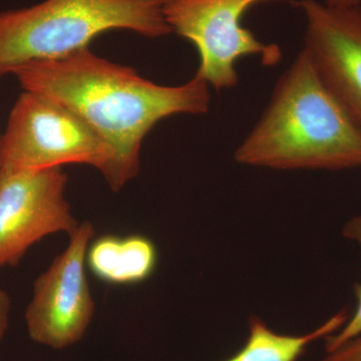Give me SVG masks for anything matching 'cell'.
<instances>
[{"mask_svg":"<svg viewBox=\"0 0 361 361\" xmlns=\"http://www.w3.org/2000/svg\"><path fill=\"white\" fill-rule=\"evenodd\" d=\"M166 0H45L0 13V78L37 61L65 59L102 33L132 30L148 37L173 32Z\"/></svg>","mask_w":361,"mask_h":361,"instance_id":"3957f363","label":"cell"},{"mask_svg":"<svg viewBox=\"0 0 361 361\" xmlns=\"http://www.w3.org/2000/svg\"><path fill=\"white\" fill-rule=\"evenodd\" d=\"M68 176L61 168L0 177V269L14 266L49 235L78 228L66 199Z\"/></svg>","mask_w":361,"mask_h":361,"instance_id":"52a82bcc","label":"cell"},{"mask_svg":"<svg viewBox=\"0 0 361 361\" xmlns=\"http://www.w3.org/2000/svg\"><path fill=\"white\" fill-rule=\"evenodd\" d=\"M324 4L331 7H353L361 6V0H325Z\"/></svg>","mask_w":361,"mask_h":361,"instance_id":"5bb4252c","label":"cell"},{"mask_svg":"<svg viewBox=\"0 0 361 361\" xmlns=\"http://www.w3.org/2000/svg\"><path fill=\"white\" fill-rule=\"evenodd\" d=\"M348 320V312L341 311L310 334L297 336L277 334L253 317L245 345L225 361H296L310 344L336 334Z\"/></svg>","mask_w":361,"mask_h":361,"instance_id":"30bf717a","label":"cell"},{"mask_svg":"<svg viewBox=\"0 0 361 361\" xmlns=\"http://www.w3.org/2000/svg\"><path fill=\"white\" fill-rule=\"evenodd\" d=\"M13 73L26 92L66 106L108 145L111 161L104 178L114 192L137 177L142 141L157 123L177 114H206L210 108L209 85L200 78L178 87L157 85L89 47Z\"/></svg>","mask_w":361,"mask_h":361,"instance_id":"6da1fadb","label":"cell"},{"mask_svg":"<svg viewBox=\"0 0 361 361\" xmlns=\"http://www.w3.org/2000/svg\"><path fill=\"white\" fill-rule=\"evenodd\" d=\"M320 361H361V334L329 351Z\"/></svg>","mask_w":361,"mask_h":361,"instance_id":"7c38bea8","label":"cell"},{"mask_svg":"<svg viewBox=\"0 0 361 361\" xmlns=\"http://www.w3.org/2000/svg\"><path fill=\"white\" fill-rule=\"evenodd\" d=\"M11 301L8 294L0 289V343L6 336L9 325Z\"/></svg>","mask_w":361,"mask_h":361,"instance_id":"4fadbf2b","label":"cell"},{"mask_svg":"<svg viewBox=\"0 0 361 361\" xmlns=\"http://www.w3.org/2000/svg\"><path fill=\"white\" fill-rule=\"evenodd\" d=\"M241 165L275 170L361 167V126L301 51L234 155Z\"/></svg>","mask_w":361,"mask_h":361,"instance_id":"7a4b0ae2","label":"cell"},{"mask_svg":"<svg viewBox=\"0 0 361 361\" xmlns=\"http://www.w3.org/2000/svg\"><path fill=\"white\" fill-rule=\"evenodd\" d=\"M111 151L75 113L49 97L21 94L0 135V177L85 164L104 175Z\"/></svg>","mask_w":361,"mask_h":361,"instance_id":"277c9868","label":"cell"},{"mask_svg":"<svg viewBox=\"0 0 361 361\" xmlns=\"http://www.w3.org/2000/svg\"><path fill=\"white\" fill-rule=\"evenodd\" d=\"M343 234L348 238L355 240L361 246V216H357L349 221L344 227ZM355 293L358 301L355 313L338 331L325 338L326 339L325 342L326 353L334 350L342 344L361 334V285H356Z\"/></svg>","mask_w":361,"mask_h":361,"instance_id":"8fae6325","label":"cell"},{"mask_svg":"<svg viewBox=\"0 0 361 361\" xmlns=\"http://www.w3.org/2000/svg\"><path fill=\"white\" fill-rule=\"evenodd\" d=\"M155 243L141 234H106L90 242L87 267L99 281L135 285L148 280L158 265Z\"/></svg>","mask_w":361,"mask_h":361,"instance_id":"9c48e42d","label":"cell"},{"mask_svg":"<svg viewBox=\"0 0 361 361\" xmlns=\"http://www.w3.org/2000/svg\"><path fill=\"white\" fill-rule=\"evenodd\" d=\"M264 1L292 0H166L163 13L172 32L196 47L200 63L195 77L216 90L231 89L238 82L236 63L259 56L263 65L281 59L276 44L260 42L242 25L249 8Z\"/></svg>","mask_w":361,"mask_h":361,"instance_id":"5b68a950","label":"cell"},{"mask_svg":"<svg viewBox=\"0 0 361 361\" xmlns=\"http://www.w3.org/2000/svg\"><path fill=\"white\" fill-rule=\"evenodd\" d=\"M296 6L306 18L304 51L361 126V6L331 7L317 0H300Z\"/></svg>","mask_w":361,"mask_h":361,"instance_id":"ba28073f","label":"cell"},{"mask_svg":"<svg viewBox=\"0 0 361 361\" xmlns=\"http://www.w3.org/2000/svg\"><path fill=\"white\" fill-rule=\"evenodd\" d=\"M94 226L84 222L70 236L65 252L35 282L25 311L30 338L54 349L82 341L94 315L87 273V252L94 239Z\"/></svg>","mask_w":361,"mask_h":361,"instance_id":"8992f818","label":"cell"}]
</instances>
